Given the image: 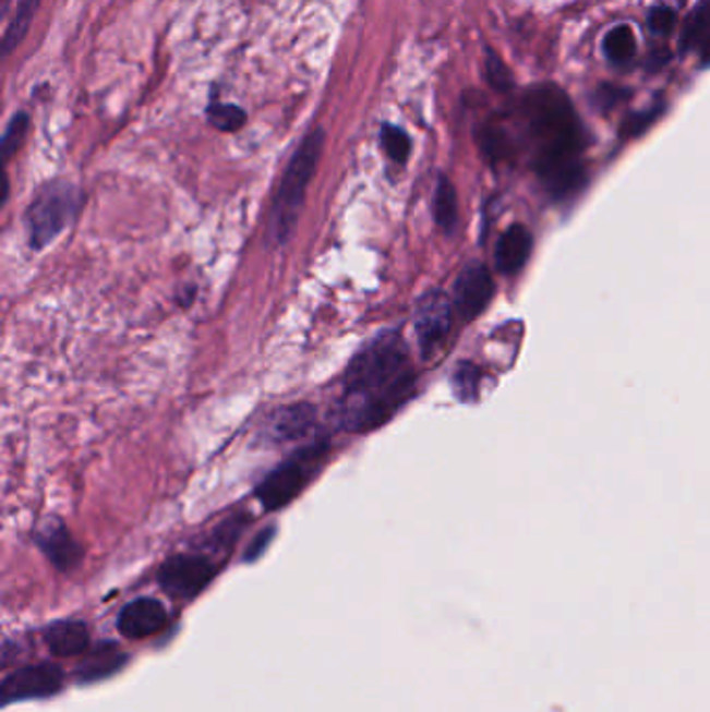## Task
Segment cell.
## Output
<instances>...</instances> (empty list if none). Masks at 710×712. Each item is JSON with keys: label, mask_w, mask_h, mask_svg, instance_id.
I'll use <instances>...</instances> for the list:
<instances>
[{"label": "cell", "mask_w": 710, "mask_h": 712, "mask_svg": "<svg viewBox=\"0 0 710 712\" xmlns=\"http://www.w3.org/2000/svg\"><path fill=\"white\" fill-rule=\"evenodd\" d=\"M519 116L533 144L535 176L556 201L571 198L586 185V130L571 98L556 84H535L521 96Z\"/></svg>", "instance_id": "6da1fadb"}, {"label": "cell", "mask_w": 710, "mask_h": 712, "mask_svg": "<svg viewBox=\"0 0 710 712\" xmlns=\"http://www.w3.org/2000/svg\"><path fill=\"white\" fill-rule=\"evenodd\" d=\"M414 391L409 348L398 331H384L346 369L344 430L363 434L384 425Z\"/></svg>", "instance_id": "7a4b0ae2"}, {"label": "cell", "mask_w": 710, "mask_h": 712, "mask_svg": "<svg viewBox=\"0 0 710 712\" xmlns=\"http://www.w3.org/2000/svg\"><path fill=\"white\" fill-rule=\"evenodd\" d=\"M321 150H323V130L317 128L300 142L294 157L290 159L284 171V180L275 196L274 210L269 219V238L275 244H286L297 230L300 208L306 196V188L315 176Z\"/></svg>", "instance_id": "3957f363"}, {"label": "cell", "mask_w": 710, "mask_h": 712, "mask_svg": "<svg viewBox=\"0 0 710 712\" xmlns=\"http://www.w3.org/2000/svg\"><path fill=\"white\" fill-rule=\"evenodd\" d=\"M82 203L77 188L68 182H52L45 185L34 203L27 208V233L32 249L40 251L48 246L61 231L65 230L69 221L75 217Z\"/></svg>", "instance_id": "277c9868"}, {"label": "cell", "mask_w": 710, "mask_h": 712, "mask_svg": "<svg viewBox=\"0 0 710 712\" xmlns=\"http://www.w3.org/2000/svg\"><path fill=\"white\" fill-rule=\"evenodd\" d=\"M327 446H311L281 467H277L269 478L256 487V498L261 500L263 508L277 510L281 506L292 503L302 487L313 478V471L317 469V460L323 459Z\"/></svg>", "instance_id": "5b68a950"}, {"label": "cell", "mask_w": 710, "mask_h": 712, "mask_svg": "<svg viewBox=\"0 0 710 712\" xmlns=\"http://www.w3.org/2000/svg\"><path fill=\"white\" fill-rule=\"evenodd\" d=\"M215 577V565L198 554H176L159 569L160 588L169 596L192 600L198 596Z\"/></svg>", "instance_id": "8992f818"}, {"label": "cell", "mask_w": 710, "mask_h": 712, "mask_svg": "<svg viewBox=\"0 0 710 712\" xmlns=\"http://www.w3.org/2000/svg\"><path fill=\"white\" fill-rule=\"evenodd\" d=\"M453 327V302L442 290H430L414 306V331L421 354L430 359L446 342Z\"/></svg>", "instance_id": "52a82bcc"}, {"label": "cell", "mask_w": 710, "mask_h": 712, "mask_svg": "<svg viewBox=\"0 0 710 712\" xmlns=\"http://www.w3.org/2000/svg\"><path fill=\"white\" fill-rule=\"evenodd\" d=\"M63 688V671L50 663L23 666L4 677L0 698L2 704L32 700V698H48Z\"/></svg>", "instance_id": "ba28073f"}, {"label": "cell", "mask_w": 710, "mask_h": 712, "mask_svg": "<svg viewBox=\"0 0 710 712\" xmlns=\"http://www.w3.org/2000/svg\"><path fill=\"white\" fill-rule=\"evenodd\" d=\"M494 299V279L485 265L469 263L455 281V309L462 322H473Z\"/></svg>", "instance_id": "9c48e42d"}, {"label": "cell", "mask_w": 710, "mask_h": 712, "mask_svg": "<svg viewBox=\"0 0 710 712\" xmlns=\"http://www.w3.org/2000/svg\"><path fill=\"white\" fill-rule=\"evenodd\" d=\"M167 625V611L155 598H137L119 613L117 627L130 640L155 636Z\"/></svg>", "instance_id": "30bf717a"}, {"label": "cell", "mask_w": 710, "mask_h": 712, "mask_svg": "<svg viewBox=\"0 0 710 712\" xmlns=\"http://www.w3.org/2000/svg\"><path fill=\"white\" fill-rule=\"evenodd\" d=\"M36 542H38L40 551L45 552L48 560L59 571L75 569L84 556L82 546L71 538L69 529L57 519L46 521L40 531L36 533Z\"/></svg>", "instance_id": "8fae6325"}, {"label": "cell", "mask_w": 710, "mask_h": 712, "mask_svg": "<svg viewBox=\"0 0 710 712\" xmlns=\"http://www.w3.org/2000/svg\"><path fill=\"white\" fill-rule=\"evenodd\" d=\"M317 421V411L311 405H290L279 411H275L267 423H265V436L269 442L284 444V442H297L300 437L306 436Z\"/></svg>", "instance_id": "7c38bea8"}, {"label": "cell", "mask_w": 710, "mask_h": 712, "mask_svg": "<svg viewBox=\"0 0 710 712\" xmlns=\"http://www.w3.org/2000/svg\"><path fill=\"white\" fill-rule=\"evenodd\" d=\"M533 251V236L527 230L526 226L515 224L496 242L494 249V261L496 269L504 276H515L519 274L529 261Z\"/></svg>", "instance_id": "4fadbf2b"}, {"label": "cell", "mask_w": 710, "mask_h": 712, "mask_svg": "<svg viewBox=\"0 0 710 712\" xmlns=\"http://www.w3.org/2000/svg\"><path fill=\"white\" fill-rule=\"evenodd\" d=\"M45 642L57 656H80L91 645L88 625L82 620H57L46 627Z\"/></svg>", "instance_id": "5bb4252c"}, {"label": "cell", "mask_w": 710, "mask_h": 712, "mask_svg": "<svg viewBox=\"0 0 710 712\" xmlns=\"http://www.w3.org/2000/svg\"><path fill=\"white\" fill-rule=\"evenodd\" d=\"M128 656L119 650V645L113 642L100 643L92 650L86 656V661L77 668V679L80 681H96L103 677H109L117 668H121Z\"/></svg>", "instance_id": "9a60e30c"}, {"label": "cell", "mask_w": 710, "mask_h": 712, "mask_svg": "<svg viewBox=\"0 0 710 712\" xmlns=\"http://www.w3.org/2000/svg\"><path fill=\"white\" fill-rule=\"evenodd\" d=\"M602 52L611 65L625 68L638 55V38L629 24L613 25L602 38Z\"/></svg>", "instance_id": "2e32d148"}, {"label": "cell", "mask_w": 710, "mask_h": 712, "mask_svg": "<svg viewBox=\"0 0 710 712\" xmlns=\"http://www.w3.org/2000/svg\"><path fill=\"white\" fill-rule=\"evenodd\" d=\"M710 38V0H700L691 13L687 15L682 34H679V50H700Z\"/></svg>", "instance_id": "e0dca14e"}, {"label": "cell", "mask_w": 710, "mask_h": 712, "mask_svg": "<svg viewBox=\"0 0 710 712\" xmlns=\"http://www.w3.org/2000/svg\"><path fill=\"white\" fill-rule=\"evenodd\" d=\"M434 217L440 230L444 233H455L458 224L457 190L446 176H440L435 184Z\"/></svg>", "instance_id": "ac0fdd59"}, {"label": "cell", "mask_w": 710, "mask_h": 712, "mask_svg": "<svg viewBox=\"0 0 710 712\" xmlns=\"http://www.w3.org/2000/svg\"><path fill=\"white\" fill-rule=\"evenodd\" d=\"M38 4H40V0H22L20 2V9H17L13 22L7 27V34H4V50L7 52H11L25 38Z\"/></svg>", "instance_id": "d6986e66"}, {"label": "cell", "mask_w": 710, "mask_h": 712, "mask_svg": "<svg viewBox=\"0 0 710 712\" xmlns=\"http://www.w3.org/2000/svg\"><path fill=\"white\" fill-rule=\"evenodd\" d=\"M485 80L498 93H510L515 88L513 71L504 65L503 59L492 48H485Z\"/></svg>", "instance_id": "ffe728a7"}, {"label": "cell", "mask_w": 710, "mask_h": 712, "mask_svg": "<svg viewBox=\"0 0 710 712\" xmlns=\"http://www.w3.org/2000/svg\"><path fill=\"white\" fill-rule=\"evenodd\" d=\"M208 121L221 132H238L246 123V113L236 105L215 102L208 107Z\"/></svg>", "instance_id": "44dd1931"}, {"label": "cell", "mask_w": 710, "mask_h": 712, "mask_svg": "<svg viewBox=\"0 0 710 712\" xmlns=\"http://www.w3.org/2000/svg\"><path fill=\"white\" fill-rule=\"evenodd\" d=\"M481 371L473 363H460L453 375V386L462 402H473L480 391Z\"/></svg>", "instance_id": "7402d4cb"}, {"label": "cell", "mask_w": 710, "mask_h": 712, "mask_svg": "<svg viewBox=\"0 0 710 712\" xmlns=\"http://www.w3.org/2000/svg\"><path fill=\"white\" fill-rule=\"evenodd\" d=\"M382 144L388 153L389 159L396 162H407L409 155H411V138L405 130L396 128V125H389L386 123L382 128Z\"/></svg>", "instance_id": "603a6c76"}, {"label": "cell", "mask_w": 710, "mask_h": 712, "mask_svg": "<svg viewBox=\"0 0 710 712\" xmlns=\"http://www.w3.org/2000/svg\"><path fill=\"white\" fill-rule=\"evenodd\" d=\"M481 150L492 161H503L510 153V138L506 136L503 128L498 125H485L480 134Z\"/></svg>", "instance_id": "cb8c5ba5"}, {"label": "cell", "mask_w": 710, "mask_h": 712, "mask_svg": "<svg viewBox=\"0 0 710 712\" xmlns=\"http://www.w3.org/2000/svg\"><path fill=\"white\" fill-rule=\"evenodd\" d=\"M646 25L650 29L652 36H669L675 25H677V11L673 7H666V4H657L648 11V17H646Z\"/></svg>", "instance_id": "d4e9b609"}, {"label": "cell", "mask_w": 710, "mask_h": 712, "mask_svg": "<svg viewBox=\"0 0 710 712\" xmlns=\"http://www.w3.org/2000/svg\"><path fill=\"white\" fill-rule=\"evenodd\" d=\"M27 130H29V117L25 116V113H17L11 119V123L7 125V132L2 136V155H4V159L13 157L20 150Z\"/></svg>", "instance_id": "484cf974"}, {"label": "cell", "mask_w": 710, "mask_h": 712, "mask_svg": "<svg viewBox=\"0 0 710 712\" xmlns=\"http://www.w3.org/2000/svg\"><path fill=\"white\" fill-rule=\"evenodd\" d=\"M661 116H663V105H654L648 111H641V113H634V116L627 117L623 121V125H621V136H625V138L641 136Z\"/></svg>", "instance_id": "4316f807"}, {"label": "cell", "mask_w": 710, "mask_h": 712, "mask_svg": "<svg viewBox=\"0 0 710 712\" xmlns=\"http://www.w3.org/2000/svg\"><path fill=\"white\" fill-rule=\"evenodd\" d=\"M629 90L627 88H621V86H613V84H602L598 86L594 93V105L595 109L600 113H611L617 105H621L623 100H627L629 96Z\"/></svg>", "instance_id": "83f0119b"}, {"label": "cell", "mask_w": 710, "mask_h": 712, "mask_svg": "<svg viewBox=\"0 0 710 712\" xmlns=\"http://www.w3.org/2000/svg\"><path fill=\"white\" fill-rule=\"evenodd\" d=\"M274 533L275 528L263 529V531H261V533H258V535L252 540L251 546H249V551H246V554H244V560H246V563H252V560L261 558V554L267 551V546L272 544V540H274Z\"/></svg>", "instance_id": "f1b7e54d"}, {"label": "cell", "mask_w": 710, "mask_h": 712, "mask_svg": "<svg viewBox=\"0 0 710 712\" xmlns=\"http://www.w3.org/2000/svg\"><path fill=\"white\" fill-rule=\"evenodd\" d=\"M700 63L705 65V68H710V38L702 45V48H700Z\"/></svg>", "instance_id": "f546056e"}]
</instances>
